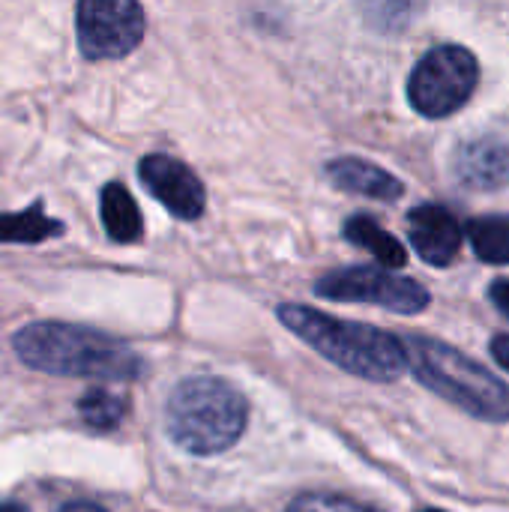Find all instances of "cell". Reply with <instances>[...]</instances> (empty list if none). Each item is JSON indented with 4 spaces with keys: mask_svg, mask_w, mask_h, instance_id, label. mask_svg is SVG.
Wrapping results in <instances>:
<instances>
[{
    "mask_svg": "<svg viewBox=\"0 0 509 512\" xmlns=\"http://www.w3.org/2000/svg\"><path fill=\"white\" fill-rule=\"evenodd\" d=\"M18 360L36 372L90 381H135L144 375V360L126 342L63 321H36L15 333Z\"/></svg>",
    "mask_w": 509,
    "mask_h": 512,
    "instance_id": "obj_1",
    "label": "cell"
},
{
    "mask_svg": "<svg viewBox=\"0 0 509 512\" xmlns=\"http://www.w3.org/2000/svg\"><path fill=\"white\" fill-rule=\"evenodd\" d=\"M276 315L309 348H315L333 366L357 378L390 384L402 378L408 369V354H405L402 339L387 330H378L372 324H357V321H339V318H330L324 312H315L297 303H282Z\"/></svg>",
    "mask_w": 509,
    "mask_h": 512,
    "instance_id": "obj_2",
    "label": "cell"
},
{
    "mask_svg": "<svg viewBox=\"0 0 509 512\" xmlns=\"http://www.w3.org/2000/svg\"><path fill=\"white\" fill-rule=\"evenodd\" d=\"M249 420L240 390L222 378L198 375L174 387L165 405V429L171 441L192 456H219L231 450Z\"/></svg>",
    "mask_w": 509,
    "mask_h": 512,
    "instance_id": "obj_3",
    "label": "cell"
},
{
    "mask_svg": "<svg viewBox=\"0 0 509 512\" xmlns=\"http://www.w3.org/2000/svg\"><path fill=\"white\" fill-rule=\"evenodd\" d=\"M402 345L408 354V369L426 390L483 423H507L509 387L486 366L429 336H408Z\"/></svg>",
    "mask_w": 509,
    "mask_h": 512,
    "instance_id": "obj_4",
    "label": "cell"
},
{
    "mask_svg": "<svg viewBox=\"0 0 509 512\" xmlns=\"http://www.w3.org/2000/svg\"><path fill=\"white\" fill-rule=\"evenodd\" d=\"M480 81L477 57L462 45H438L414 66L408 78V102L417 114L441 120L468 105Z\"/></svg>",
    "mask_w": 509,
    "mask_h": 512,
    "instance_id": "obj_5",
    "label": "cell"
},
{
    "mask_svg": "<svg viewBox=\"0 0 509 512\" xmlns=\"http://www.w3.org/2000/svg\"><path fill=\"white\" fill-rule=\"evenodd\" d=\"M321 300L333 303H372L399 315H420L432 297L429 291L399 273L381 267H342L321 276L312 288Z\"/></svg>",
    "mask_w": 509,
    "mask_h": 512,
    "instance_id": "obj_6",
    "label": "cell"
},
{
    "mask_svg": "<svg viewBox=\"0 0 509 512\" xmlns=\"http://www.w3.org/2000/svg\"><path fill=\"white\" fill-rule=\"evenodd\" d=\"M75 33L87 60H117L138 48L147 18L135 0H81L75 6Z\"/></svg>",
    "mask_w": 509,
    "mask_h": 512,
    "instance_id": "obj_7",
    "label": "cell"
},
{
    "mask_svg": "<svg viewBox=\"0 0 509 512\" xmlns=\"http://www.w3.org/2000/svg\"><path fill=\"white\" fill-rule=\"evenodd\" d=\"M138 177H141L144 189L171 216H177L183 222L201 219V213L207 207V192H204L201 177L186 162H180L168 153H150L141 159Z\"/></svg>",
    "mask_w": 509,
    "mask_h": 512,
    "instance_id": "obj_8",
    "label": "cell"
},
{
    "mask_svg": "<svg viewBox=\"0 0 509 512\" xmlns=\"http://www.w3.org/2000/svg\"><path fill=\"white\" fill-rule=\"evenodd\" d=\"M408 240L426 264L447 267L462 249V225L447 207L420 204L408 213Z\"/></svg>",
    "mask_w": 509,
    "mask_h": 512,
    "instance_id": "obj_9",
    "label": "cell"
},
{
    "mask_svg": "<svg viewBox=\"0 0 509 512\" xmlns=\"http://www.w3.org/2000/svg\"><path fill=\"white\" fill-rule=\"evenodd\" d=\"M453 171L459 183L483 192H495L509 183V141L486 135L465 141L453 156Z\"/></svg>",
    "mask_w": 509,
    "mask_h": 512,
    "instance_id": "obj_10",
    "label": "cell"
},
{
    "mask_svg": "<svg viewBox=\"0 0 509 512\" xmlns=\"http://www.w3.org/2000/svg\"><path fill=\"white\" fill-rule=\"evenodd\" d=\"M327 180L342 192L366 195L375 201H399L405 192V183L399 177L357 156H342V159L327 162Z\"/></svg>",
    "mask_w": 509,
    "mask_h": 512,
    "instance_id": "obj_11",
    "label": "cell"
},
{
    "mask_svg": "<svg viewBox=\"0 0 509 512\" xmlns=\"http://www.w3.org/2000/svg\"><path fill=\"white\" fill-rule=\"evenodd\" d=\"M99 213H102V225L114 243L141 240L144 219H141L135 198L129 195V189L123 183H105V189L99 192Z\"/></svg>",
    "mask_w": 509,
    "mask_h": 512,
    "instance_id": "obj_12",
    "label": "cell"
},
{
    "mask_svg": "<svg viewBox=\"0 0 509 512\" xmlns=\"http://www.w3.org/2000/svg\"><path fill=\"white\" fill-rule=\"evenodd\" d=\"M345 240L354 243L357 249H366L369 255H375V261L381 264V270H402L408 264V252L405 246L390 234L384 231L375 219H369L366 213H357L345 222Z\"/></svg>",
    "mask_w": 509,
    "mask_h": 512,
    "instance_id": "obj_13",
    "label": "cell"
},
{
    "mask_svg": "<svg viewBox=\"0 0 509 512\" xmlns=\"http://www.w3.org/2000/svg\"><path fill=\"white\" fill-rule=\"evenodd\" d=\"M60 234H63V225L57 219L45 216L39 201L18 213H0V243L36 246V243H45Z\"/></svg>",
    "mask_w": 509,
    "mask_h": 512,
    "instance_id": "obj_14",
    "label": "cell"
},
{
    "mask_svg": "<svg viewBox=\"0 0 509 512\" xmlns=\"http://www.w3.org/2000/svg\"><path fill=\"white\" fill-rule=\"evenodd\" d=\"M468 240L480 261L509 264V213L480 216L468 222Z\"/></svg>",
    "mask_w": 509,
    "mask_h": 512,
    "instance_id": "obj_15",
    "label": "cell"
},
{
    "mask_svg": "<svg viewBox=\"0 0 509 512\" xmlns=\"http://www.w3.org/2000/svg\"><path fill=\"white\" fill-rule=\"evenodd\" d=\"M123 399H117L114 393H108V390H99V387H93V390H87L81 399H78V414H81V420L90 426V429H96V432H111V429H117L120 426V420H123Z\"/></svg>",
    "mask_w": 509,
    "mask_h": 512,
    "instance_id": "obj_16",
    "label": "cell"
},
{
    "mask_svg": "<svg viewBox=\"0 0 509 512\" xmlns=\"http://www.w3.org/2000/svg\"><path fill=\"white\" fill-rule=\"evenodd\" d=\"M285 512H384L342 495H324V492H312V495H300L288 504Z\"/></svg>",
    "mask_w": 509,
    "mask_h": 512,
    "instance_id": "obj_17",
    "label": "cell"
},
{
    "mask_svg": "<svg viewBox=\"0 0 509 512\" xmlns=\"http://www.w3.org/2000/svg\"><path fill=\"white\" fill-rule=\"evenodd\" d=\"M489 300L504 312V318H509V279H498L489 285Z\"/></svg>",
    "mask_w": 509,
    "mask_h": 512,
    "instance_id": "obj_18",
    "label": "cell"
},
{
    "mask_svg": "<svg viewBox=\"0 0 509 512\" xmlns=\"http://www.w3.org/2000/svg\"><path fill=\"white\" fill-rule=\"evenodd\" d=\"M489 351H492V357L498 360V366L509 372V336H495L492 345H489Z\"/></svg>",
    "mask_w": 509,
    "mask_h": 512,
    "instance_id": "obj_19",
    "label": "cell"
},
{
    "mask_svg": "<svg viewBox=\"0 0 509 512\" xmlns=\"http://www.w3.org/2000/svg\"><path fill=\"white\" fill-rule=\"evenodd\" d=\"M57 512H105L99 504H90V501H72V504H63Z\"/></svg>",
    "mask_w": 509,
    "mask_h": 512,
    "instance_id": "obj_20",
    "label": "cell"
},
{
    "mask_svg": "<svg viewBox=\"0 0 509 512\" xmlns=\"http://www.w3.org/2000/svg\"><path fill=\"white\" fill-rule=\"evenodd\" d=\"M0 512H27L21 504H12V501H6V504H0Z\"/></svg>",
    "mask_w": 509,
    "mask_h": 512,
    "instance_id": "obj_21",
    "label": "cell"
},
{
    "mask_svg": "<svg viewBox=\"0 0 509 512\" xmlns=\"http://www.w3.org/2000/svg\"><path fill=\"white\" fill-rule=\"evenodd\" d=\"M423 512H441V510H423Z\"/></svg>",
    "mask_w": 509,
    "mask_h": 512,
    "instance_id": "obj_22",
    "label": "cell"
}]
</instances>
